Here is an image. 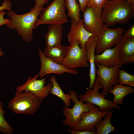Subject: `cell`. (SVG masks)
<instances>
[{
    "label": "cell",
    "mask_w": 134,
    "mask_h": 134,
    "mask_svg": "<svg viewBox=\"0 0 134 134\" xmlns=\"http://www.w3.org/2000/svg\"><path fill=\"white\" fill-rule=\"evenodd\" d=\"M83 13L84 28L89 32L98 36L104 26L101 20L100 13L87 6Z\"/></svg>",
    "instance_id": "13"
},
{
    "label": "cell",
    "mask_w": 134,
    "mask_h": 134,
    "mask_svg": "<svg viewBox=\"0 0 134 134\" xmlns=\"http://www.w3.org/2000/svg\"><path fill=\"white\" fill-rule=\"evenodd\" d=\"M89 0H78L81 11L82 12L87 6Z\"/></svg>",
    "instance_id": "32"
},
{
    "label": "cell",
    "mask_w": 134,
    "mask_h": 134,
    "mask_svg": "<svg viewBox=\"0 0 134 134\" xmlns=\"http://www.w3.org/2000/svg\"><path fill=\"white\" fill-rule=\"evenodd\" d=\"M69 94L70 100L74 104L71 108L64 106L62 112L65 119L62 123L65 126L72 129L81 120L82 114L89 111L96 105L88 102L84 103L79 100L77 92L74 90L69 91Z\"/></svg>",
    "instance_id": "5"
},
{
    "label": "cell",
    "mask_w": 134,
    "mask_h": 134,
    "mask_svg": "<svg viewBox=\"0 0 134 134\" xmlns=\"http://www.w3.org/2000/svg\"><path fill=\"white\" fill-rule=\"evenodd\" d=\"M42 101L30 92H22L15 94L8 103V107L13 113L31 116L39 109Z\"/></svg>",
    "instance_id": "3"
},
{
    "label": "cell",
    "mask_w": 134,
    "mask_h": 134,
    "mask_svg": "<svg viewBox=\"0 0 134 134\" xmlns=\"http://www.w3.org/2000/svg\"><path fill=\"white\" fill-rule=\"evenodd\" d=\"M4 54V53L1 51V48L0 47V57L2 56Z\"/></svg>",
    "instance_id": "34"
},
{
    "label": "cell",
    "mask_w": 134,
    "mask_h": 134,
    "mask_svg": "<svg viewBox=\"0 0 134 134\" xmlns=\"http://www.w3.org/2000/svg\"><path fill=\"white\" fill-rule=\"evenodd\" d=\"M118 84L134 87V75L131 74L123 69L118 70Z\"/></svg>",
    "instance_id": "25"
},
{
    "label": "cell",
    "mask_w": 134,
    "mask_h": 134,
    "mask_svg": "<svg viewBox=\"0 0 134 134\" xmlns=\"http://www.w3.org/2000/svg\"><path fill=\"white\" fill-rule=\"evenodd\" d=\"M124 32L123 28L111 29L104 25L102 31L97 36L95 51L96 54H100L118 43L121 40Z\"/></svg>",
    "instance_id": "10"
},
{
    "label": "cell",
    "mask_w": 134,
    "mask_h": 134,
    "mask_svg": "<svg viewBox=\"0 0 134 134\" xmlns=\"http://www.w3.org/2000/svg\"><path fill=\"white\" fill-rule=\"evenodd\" d=\"M49 0H34L35 2L34 8H43L44 6L48 4Z\"/></svg>",
    "instance_id": "31"
},
{
    "label": "cell",
    "mask_w": 134,
    "mask_h": 134,
    "mask_svg": "<svg viewBox=\"0 0 134 134\" xmlns=\"http://www.w3.org/2000/svg\"><path fill=\"white\" fill-rule=\"evenodd\" d=\"M53 84L50 93L55 95L61 99L65 104V106L68 107L70 105V96L69 94L64 93L57 82L56 77L53 75L50 79Z\"/></svg>",
    "instance_id": "23"
},
{
    "label": "cell",
    "mask_w": 134,
    "mask_h": 134,
    "mask_svg": "<svg viewBox=\"0 0 134 134\" xmlns=\"http://www.w3.org/2000/svg\"><path fill=\"white\" fill-rule=\"evenodd\" d=\"M102 88V84L95 81L92 88L86 90L84 94L79 95V100L84 102H88L97 105L102 111L108 109L112 110L113 108L120 109L118 105L114 104L112 101L105 99L103 92H99V90Z\"/></svg>",
    "instance_id": "6"
},
{
    "label": "cell",
    "mask_w": 134,
    "mask_h": 134,
    "mask_svg": "<svg viewBox=\"0 0 134 134\" xmlns=\"http://www.w3.org/2000/svg\"><path fill=\"white\" fill-rule=\"evenodd\" d=\"M71 134H96V130L89 131L84 130H75L67 129Z\"/></svg>",
    "instance_id": "28"
},
{
    "label": "cell",
    "mask_w": 134,
    "mask_h": 134,
    "mask_svg": "<svg viewBox=\"0 0 134 134\" xmlns=\"http://www.w3.org/2000/svg\"><path fill=\"white\" fill-rule=\"evenodd\" d=\"M134 92V89L132 87L118 84L112 87L109 93L114 95V98L112 101L114 104L122 105L124 97Z\"/></svg>",
    "instance_id": "20"
},
{
    "label": "cell",
    "mask_w": 134,
    "mask_h": 134,
    "mask_svg": "<svg viewBox=\"0 0 134 134\" xmlns=\"http://www.w3.org/2000/svg\"><path fill=\"white\" fill-rule=\"evenodd\" d=\"M97 42V36L94 34L90 37L86 42L85 46L86 57L89 63L90 81L88 88L89 89L93 88L96 77L95 54Z\"/></svg>",
    "instance_id": "15"
},
{
    "label": "cell",
    "mask_w": 134,
    "mask_h": 134,
    "mask_svg": "<svg viewBox=\"0 0 134 134\" xmlns=\"http://www.w3.org/2000/svg\"><path fill=\"white\" fill-rule=\"evenodd\" d=\"M39 77L38 74L33 78L29 76L26 82L23 85L17 86L15 94L25 92H30L35 95L42 101L46 98L50 94L53 84L50 82L45 86L47 77L37 79Z\"/></svg>",
    "instance_id": "9"
},
{
    "label": "cell",
    "mask_w": 134,
    "mask_h": 134,
    "mask_svg": "<svg viewBox=\"0 0 134 134\" xmlns=\"http://www.w3.org/2000/svg\"><path fill=\"white\" fill-rule=\"evenodd\" d=\"M71 22L70 31L67 35L68 43L70 45L74 42L77 41L81 48H85L87 41L94 34L85 29L83 25V19H81L78 23Z\"/></svg>",
    "instance_id": "14"
},
{
    "label": "cell",
    "mask_w": 134,
    "mask_h": 134,
    "mask_svg": "<svg viewBox=\"0 0 134 134\" xmlns=\"http://www.w3.org/2000/svg\"></svg>",
    "instance_id": "35"
},
{
    "label": "cell",
    "mask_w": 134,
    "mask_h": 134,
    "mask_svg": "<svg viewBox=\"0 0 134 134\" xmlns=\"http://www.w3.org/2000/svg\"><path fill=\"white\" fill-rule=\"evenodd\" d=\"M38 52L41 63L40 69L38 74L40 79L46 75L52 73L58 75H61L65 73L74 75L78 74V71L76 69H67L62 65L47 58L40 49H38Z\"/></svg>",
    "instance_id": "12"
},
{
    "label": "cell",
    "mask_w": 134,
    "mask_h": 134,
    "mask_svg": "<svg viewBox=\"0 0 134 134\" xmlns=\"http://www.w3.org/2000/svg\"><path fill=\"white\" fill-rule=\"evenodd\" d=\"M119 42L113 48H108L101 53L95 55V62L107 67H112L120 64L119 54Z\"/></svg>",
    "instance_id": "16"
},
{
    "label": "cell",
    "mask_w": 134,
    "mask_h": 134,
    "mask_svg": "<svg viewBox=\"0 0 134 134\" xmlns=\"http://www.w3.org/2000/svg\"><path fill=\"white\" fill-rule=\"evenodd\" d=\"M6 14V12L3 10L0 11V26L8 24L10 19H4V15Z\"/></svg>",
    "instance_id": "30"
},
{
    "label": "cell",
    "mask_w": 134,
    "mask_h": 134,
    "mask_svg": "<svg viewBox=\"0 0 134 134\" xmlns=\"http://www.w3.org/2000/svg\"><path fill=\"white\" fill-rule=\"evenodd\" d=\"M106 0H89L87 6L100 13L102 5Z\"/></svg>",
    "instance_id": "26"
},
{
    "label": "cell",
    "mask_w": 134,
    "mask_h": 134,
    "mask_svg": "<svg viewBox=\"0 0 134 134\" xmlns=\"http://www.w3.org/2000/svg\"><path fill=\"white\" fill-rule=\"evenodd\" d=\"M120 44L119 54L120 64L122 65L133 64L134 62V38L124 40L122 38Z\"/></svg>",
    "instance_id": "17"
},
{
    "label": "cell",
    "mask_w": 134,
    "mask_h": 134,
    "mask_svg": "<svg viewBox=\"0 0 134 134\" xmlns=\"http://www.w3.org/2000/svg\"><path fill=\"white\" fill-rule=\"evenodd\" d=\"M134 15V6L129 4L126 0H106L100 12L101 20L108 27L117 24L128 23Z\"/></svg>",
    "instance_id": "1"
},
{
    "label": "cell",
    "mask_w": 134,
    "mask_h": 134,
    "mask_svg": "<svg viewBox=\"0 0 134 134\" xmlns=\"http://www.w3.org/2000/svg\"><path fill=\"white\" fill-rule=\"evenodd\" d=\"M122 38L124 40H129L134 38V24H133L130 28L124 33Z\"/></svg>",
    "instance_id": "27"
},
{
    "label": "cell",
    "mask_w": 134,
    "mask_h": 134,
    "mask_svg": "<svg viewBox=\"0 0 134 134\" xmlns=\"http://www.w3.org/2000/svg\"><path fill=\"white\" fill-rule=\"evenodd\" d=\"M130 5L134 6V0H126Z\"/></svg>",
    "instance_id": "33"
},
{
    "label": "cell",
    "mask_w": 134,
    "mask_h": 134,
    "mask_svg": "<svg viewBox=\"0 0 134 134\" xmlns=\"http://www.w3.org/2000/svg\"><path fill=\"white\" fill-rule=\"evenodd\" d=\"M43 8L33 7L29 12L21 15L9 11L7 15L10 19L6 26L10 29L16 30L23 40L26 43H29L33 40V30Z\"/></svg>",
    "instance_id": "2"
},
{
    "label": "cell",
    "mask_w": 134,
    "mask_h": 134,
    "mask_svg": "<svg viewBox=\"0 0 134 134\" xmlns=\"http://www.w3.org/2000/svg\"><path fill=\"white\" fill-rule=\"evenodd\" d=\"M77 41L67 46L65 57L62 64L65 68L73 69L80 67H89L85 49L79 46Z\"/></svg>",
    "instance_id": "8"
},
{
    "label": "cell",
    "mask_w": 134,
    "mask_h": 134,
    "mask_svg": "<svg viewBox=\"0 0 134 134\" xmlns=\"http://www.w3.org/2000/svg\"><path fill=\"white\" fill-rule=\"evenodd\" d=\"M111 110L108 109L102 111L95 106L89 111L83 114L81 120L75 127L71 129L89 131L96 130V125Z\"/></svg>",
    "instance_id": "11"
},
{
    "label": "cell",
    "mask_w": 134,
    "mask_h": 134,
    "mask_svg": "<svg viewBox=\"0 0 134 134\" xmlns=\"http://www.w3.org/2000/svg\"><path fill=\"white\" fill-rule=\"evenodd\" d=\"M65 0H54L41 10L34 29L44 24H63L68 22L66 12Z\"/></svg>",
    "instance_id": "4"
},
{
    "label": "cell",
    "mask_w": 134,
    "mask_h": 134,
    "mask_svg": "<svg viewBox=\"0 0 134 134\" xmlns=\"http://www.w3.org/2000/svg\"><path fill=\"white\" fill-rule=\"evenodd\" d=\"M48 30L44 36L46 47L50 48L61 45L63 34L62 25H49Z\"/></svg>",
    "instance_id": "18"
},
{
    "label": "cell",
    "mask_w": 134,
    "mask_h": 134,
    "mask_svg": "<svg viewBox=\"0 0 134 134\" xmlns=\"http://www.w3.org/2000/svg\"><path fill=\"white\" fill-rule=\"evenodd\" d=\"M95 63L98 67V69H96L97 76L95 81L102 84V92L105 97H107L112 87L118 84V70L121 66L119 64L114 66L107 67L95 62Z\"/></svg>",
    "instance_id": "7"
},
{
    "label": "cell",
    "mask_w": 134,
    "mask_h": 134,
    "mask_svg": "<svg viewBox=\"0 0 134 134\" xmlns=\"http://www.w3.org/2000/svg\"><path fill=\"white\" fill-rule=\"evenodd\" d=\"M65 5L68 11L67 15L70 18L71 22L78 23L81 19V11L79 3L76 0H65Z\"/></svg>",
    "instance_id": "22"
},
{
    "label": "cell",
    "mask_w": 134,
    "mask_h": 134,
    "mask_svg": "<svg viewBox=\"0 0 134 134\" xmlns=\"http://www.w3.org/2000/svg\"><path fill=\"white\" fill-rule=\"evenodd\" d=\"M67 46L61 45L53 47L45 48L43 51L47 58L60 64L62 65L65 57Z\"/></svg>",
    "instance_id": "19"
},
{
    "label": "cell",
    "mask_w": 134,
    "mask_h": 134,
    "mask_svg": "<svg viewBox=\"0 0 134 134\" xmlns=\"http://www.w3.org/2000/svg\"><path fill=\"white\" fill-rule=\"evenodd\" d=\"M113 113L114 110H111L104 116L103 120H101L97 124L95 127L96 134H108L117 131L111 122Z\"/></svg>",
    "instance_id": "21"
},
{
    "label": "cell",
    "mask_w": 134,
    "mask_h": 134,
    "mask_svg": "<svg viewBox=\"0 0 134 134\" xmlns=\"http://www.w3.org/2000/svg\"><path fill=\"white\" fill-rule=\"evenodd\" d=\"M11 3L10 0H4L2 5L0 6V11L4 9L9 11L11 10Z\"/></svg>",
    "instance_id": "29"
},
{
    "label": "cell",
    "mask_w": 134,
    "mask_h": 134,
    "mask_svg": "<svg viewBox=\"0 0 134 134\" xmlns=\"http://www.w3.org/2000/svg\"><path fill=\"white\" fill-rule=\"evenodd\" d=\"M3 102L0 100V132L4 134H12L14 130L4 118V115L6 111L3 110Z\"/></svg>",
    "instance_id": "24"
}]
</instances>
